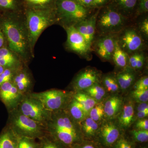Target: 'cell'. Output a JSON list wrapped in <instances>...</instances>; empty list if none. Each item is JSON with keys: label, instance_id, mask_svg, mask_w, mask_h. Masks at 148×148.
<instances>
[{"label": "cell", "instance_id": "obj_38", "mask_svg": "<svg viewBox=\"0 0 148 148\" xmlns=\"http://www.w3.org/2000/svg\"><path fill=\"white\" fill-rule=\"evenodd\" d=\"M148 89V77L145 76L138 80L134 85V90H144Z\"/></svg>", "mask_w": 148, "mask_h": 148}, {"label": "cell", "instance_id": "obj_50", "mask_svg": "<svg viewBox=\"0 0 148 148\" xmlns=\"http://www.w3.org/2000/svg\"></svg>", "mask_w": 148, "mask_h": 148}, {"label": "cell", "instance_id": "obj_48", "mask_svg": "<svg viewBox=\"0 0 148 148\" xmlns=\"http://www.w3.org/2000/svg\"><path fill=\"white\" fill-rule=\"evenodd\" d=\"M96 7L101 6L108 2V0H94Z\"/></svg>", "mask_w": 148, "mask_h": 148}, {"label": "cell", "instance_id": "obj_44", "mask_svg": "<svg viewBox=\"0 0 148 148\" xmlns=\"http://www.w3.org/2000/svg\"><path fill=\"white\" fill-rule=\"evenodd\" d=\"M135 106V112L139 111L148 110V105L147 102V103H138L137 105Z\"/></svg>", "mask_w": 148, "mask_h": 148}, {"label": "cell", "instance_id": "obj_19", "mask_svg": "<svg viewBox=\"0 0 148 148\" xmlns=\"http://www.w3.org/2000/svg\"><path fill=\"white\" fill-rule=\"evenodd\" d=\"M24 64L20 57L7 46L0 48V65L4 69L19 68Z\"/></svg>", "mask_w": 148, "mask_h": 148}, {"label": "cell", "instance_id": "obj_36", "mask_svg": "<svg viewBox=\"0 0 148 148\" xmlns=\"http://www.w3.org/2000/svg\"><path fill=\"white\" fill-rule=\"evenodd\" d=\"M36 140L28 137H19L17 148H38V142Z\"/></svg>", "mask_w": 148, "mask_h": 148}, {"label": "cell", "instance_id": "obj_22", "mask_svg": "<svg viewBox=\"0 0 148 148\" xmlns=\"http://www.w3.org/2000/svg\"><path fill=\"white\" fill-rule=\"evenodd\" d=\"M65 110L75 120L79 123L88 116L82 106L73 97Z\"/></svg>", "mask_w": 148, "mask_h": 148}, {"label": "cell", "instance_id": "obj_40", "mask_svg": "<svg viewBox=\"0 0 148 148\" xmlns=\"http://www.w3.org/2000/svg\"><path fill=\"white\" fill-rule=\"evenodd\" d=\"M139 30L141 35H143L146 39L148 38V18L146 17L141 21L139 25Z\"/></svg>", "mask_w": 148, "mask_h": 148}, {"label": "cell", "instance_id": "obj_27", "mask_svg": "<svg viewBox=\"0 0 148 148\" xmlns=\"http://www.w3.org/2000/svg\"><path fill=\"white\" fill-rule=\"evenodd\" d=\"M73 98L82 106L88 116L90 110L99 103L83 91L74 92Z\"/></svg>", "mask_w": 148, "mask_h": 148}, {"label": "cell", "instance_id": "obj_30", "mask_svg": "<svg viewBox=\"0 0 148 148\" xmlns=\"http://www.w3.org/2000/svg\"><path fill=\"white\" fill-rule=\"evenodd\" d=\"M98 102L103 101L106 97L107 91L101 83H97L83 91Z\"/></svg>", "mask_w": 148, "mask_h": 148}, {"label": "cell", "instance_id": "obj_45", "mask_svg": "<svg viewBox=\"0 0 148 148\" xmlns=\"http://www.w3.org/2000/svg\"><path fill=\"white\" fill-rule=\"evenodd\" d=\"M6 46H7V43L5 36L0 28V48Z\"/></svg>", "mask_w": 148, "mask_h": 148}, {"label": "cell", "instance_id": "obj_1", "mask_svg": "<svg viewBox=\"0 0 148 148\" xmlns=\"http://www.w3.org/2000/svg\"><path fill=\"white\" fill-rule=\"evenodd\" d=\"M0 28L7 47L27 64L32 58L24 11L0 13Z\"/></svg>", "mask_w": 148, "mask_h": 148}, {"label": "cell", "instance_id": "obj_49", "mask_svg": "<svg viewBox=\"0 0 148 148\" xmlns=\"http://www.w3.org/2000/svg\"><path fill=\"white\" fill-rule=\"evenodd\" d=\"M4 69H5L2 66L0 65V75H1V73H2L3 71L4 70Z\"/></svg>", "mask_w": 148, "mask_h": 148}, {"label": "cell", "instance_id": "obj_9", "mask_svg": "<svg viewBox=\"0 0 148 148\" xmlns=\"http://www.w3.org/2000/svg\"><path fill=\"white\" fill-rule=\"evenodd\" d=\"M119 34L117 39L120 46L128 55L143 51L145 41L140 32L135 28H124Z\"/></svg>", "mask_w": 148, "mask_h": 148}, {"label": "cell", "instance_id": "obj_32", "mask_svg": "<svg viewBox=\"0 0 148 148\" xmlns=\"http://www.w3.org/2000/svg\"><path fill=\"white\" fill-rule=\"evenodd\" d=\"M88 116L93 121L100 124L106 119L103 101L96 104L90 110Z\"/></svg>", "mask_w": 148, "mask_h": 148}, {"label": "cell", "instance_id": "obj_47", "mask_svg": "<svg viewBox=\"0 0 148 148\" xmlns=\"http://www.w3.org/2000/svg\"><path fill=\"white\" fill-rule=\"evenodd\" d=\"M72 148H97L94 145L92 144H86L79 145V144L75 145Z\"/></svg>", "mask_w": 148, "mask_h": 148}, {"label": "cell", "instance_id": "obj_5", "mask_svg": "<svg viewBox=\"0 0 148 148\" xmlns=\"http://www.w3.org/2000/svg\"><path fill=\"white\" fill-rule=\"evenodd\" d=\"M56 11L57 23H59L64 29L75 26L89 15L87 8L75 0H57Z\"/></svg>", "mask_w": 148, "mask_h": 148}, {"label": "cell", "instance_id": "obj_39", "mask_svg": "<svg viewBox=\"0 0 148 148\" xmlns=\"http://www.w3.org/2000/svg\"><path fill=\"white\" fill-rule=\"evenodd\" d=\"M137 14L138 15L143 14L148 12V0H138Z\"/></svg>", "mask_w": 148, "mask_h": 148}, {"label": "cell", "instance_id": "obj_8", "mask_svg": "<svg viewBox=\"0 0 148 148\" xmlns=\"http://www.w3.org/2000/svg\"><path fill=\"white\" fill-rule=\"evenodd\" d=\"M16 109L24 115L45 125L52 113L47 110L40 101L29 94L24 95Z\"/></svg>", "mask_w": 148, "mask_h": 148}, {"label": "cell", "instance_id": "obj_43", "mask_svg": "<svg viewBox=\"0 0 148 148\" xmlns=\"http://www.w3.org/2000/svg\"><path fill=\"white\" fill-rule=\"evenodd\" d=\"M82 5L86 8H92L96 7L94 0H75Z\"/></svg>", "mask_w": 148, "mask_h": 148}, {"label": "cell", "instance_id": "obj_20", "mask_svg": "<svg viewBox=\"0 0 148 148\" xmlns=\"http://www.w3.org/2000/svg\"><path fill=\"white\" fill-rule=\"evenodd\" d=\"M18 136L6 125L0 134V148H17Z\"/></svg>", "mask_w": 148, "mask_h": 148}, {"label": "cell", "instance_id": "obj_11", "mask_svg": "<svg viewBox=\"0 0 148 148\" xmlns=\"http://www.w3.org/2000/svg\"><path fill=\"white\" fill-rule=\"evenodd\" d=\"M67 33L66 47L68 50L86 59L90 58L91 46L74 26L65 28Z\"/></svg>", "mask_w": 148, "mask_h": 148}, {"label": "cell", "instance_id": "obj_29", "mask_svg": "<svg viewBox=\"0 0 148 148\" xmlns=\"http://www.w3.org/2000/svg\"><path fill=\"white\" fill-rule=\"evenodd\" d=\"M138 1V0H114L115 8L124 16L132 13Z\"/></svg>", "mask_w": 148, "mask_h": 148}, {"label": "cell", "instance_id": "obj_28", "mask_svg": "<svg viewBox=\"0 0 148 148\" xmlns=\"http://www.w3.org/2000/svg\"><path fill=\"white\" fill-rule=\"evenodd\" d=\"M57 0H22L24 9L56 8Z\"/></svg>", "mask_w": 148, "mask_h": 148}, {"label": "cell", "instance_id": "obj_41", "mask_svg": "<svg viewBox=\"0 0 148 148\" xmlns=\"http://www.w3.org/2000/svg\"><path fill=\"white\" fill-rule=\"evenodd\" d=\"M114 144V148H133L129 141L123 137L119 138Z\"/></svg>", "mask_w": 148, "mask_h": 148}, {"label": "cell", "instance_id": "obj_21", "mask_svg": "<svg viewBox=\"0 0 148 148\" xmlns=\"http://www.w3.org/2000/svg\"><path fill=\"white\" fill-rule=\"evenodd\" d=\"M134 71L128 66L116 75L121 90L123 91L127 90L135 82L136 75Z\"/></svg>", "mask_w": 148, "mask_h": 148}, {"label": "cell", "instance_id": "obj_15", "mask_svg": "<svg viewBox=\"0 0 148 148\" xmlns=\"http://www.w3.org/2000/svg\"><path fill=\"white\" fill-rule=\"evenodd\" d=\"M13 83L24 95L32 92L34 86V79L27 64H24L15 74Z\"/></svg>", "mask_w": 148, "mask_h": 148}, {"label": "cell", "instance_id": "obj_25", "mask_svg": "<svg viewBox=\"0 0 148 148\" xmlns=\"http://www.w3.org/2000/svg\"><path fill=\"white\" fill-rule=\"evenodd\" d=\"M101 84L107 92L111 94H117L121 90L116 76L114 74H108L102 75Z\"/></svg>", "mask_w": 148, "mask_h": 148}, {"label": "cell", "instance_id": "obj_4", "mask_svg": "<svg viewBox=\"0 0 148 148\" xmlns=\"http://www.w3.org/2000/svg\"><path fill=\"white\" fill-rule=\"evenodd\" d=\"M7 124L18 137L39 139L46 135L45 125L21 114L16 109L8 112Z\"/></svg>", "mask_w": 148, "mask_h": 148}, {"label": "cell", "instance_id": "obj_26", "mask_svg": "<svg viewBox=\"0 0 148 148\" xmlns=\"http://www.w3.org/2000/svg\"><path fill=\"white\" fill-rule=\"evenodd\" d=\"M24 10L22 0H0V13L21 12Z\"/></svg>", "mask_w": 148, "mask_h": 148}, {"label": "cell", "instance_id": "obj_34", "mask_svg": "<svg viewBox=\"0 0 148 148\" xmlns=\"http://www.w3.org/2000/svg\"><path fill=\"white\" fill-rule=\"evenodd\" d=\"M21 67L19 68L5 69L0 75V86L5 83L12 82L15 74Z\"/></svg>", "mask_w": 148, "mask_h": 148}, {"label": "cell", "instance_id": "obj_10", "mask_svg": "<svg viewBox=\"0 0 148 148\" xmlns=\"http://www.w3.org/2000/svg\"><path fill=\"white\" fill-rule=\"evenodd\" d=\"M102 75L98 69L87 67L79 71L75 76L70 85L71 91L80 92L97 83H101Z\"/></svg>", "mask_w": 148, "mask_h": 148}, {"label": "cell", "instance_id": "obj_37", "mask_svg": "<svg viewBox=\"0 0 148 148\" xmlns=\"http://www.w3.org/2000/svg\"><path fill=\"white\" fill-rule=\"evenodd\" d=\"M133 139L139 143H146L148 141V130L134 129L130 131Z\"/></svg>", "mask_w": 148, "mask_h": 148}, {"label": "cell", "instance_id": "obj_3", "mask_svg": "<svg viewBox=\"0 0 148 148\" xmlns=\"http://www.w3.org/2000/svg\"><path fill=\"white\" fill-rule=\"evenodd\" d=\"M32 57L39 38L47 28L58 22L56 8H25L24 10Z\"/></svg>", "mask_w": 148, "mask_h": 148}, {"label": "cell", "instance_id": "obj_31", "mask_svg": "<svg viewBox=\"0 0 148 148\" xmlns=\"http://www.w3.org/2000/svg\"><path fill=\"white\" fill-rule=\"evenodd\" d=\"M145 61V56L143 51L136 52L129 56L128 66L135 71L143 69Z\"/></svg>", "mask_w": 148, "mask_h": 148}, {"label": "cell", "instance_id": "obj_13", "mask_svg": "<svg viewBox=\"0 0 148 148\" xmlns=\"http://www.w3.org/2000/svg\"><path fill=\"white\" fill-rule=\"evenodd\" d=\"M121 128L118 123L114 120L105 119L100 124L97 132L102 143L105 145L110 147L119 140Z\"/></svg>", "mask_w": 148, "mask_h": 148}, {"label": "cell", "instance_id": "obj_46", "mask_svg": "<svg viewBox=\"0 0 148 148\" xmlns=\"http://www.w3.org/2000/svg\"><path fill=\"white\" fill-rule=\"evenodd\" d=\"M135 116L138 119L146 118L148 116V110L135 112Z\"/></svg>", "mask_w": 148, "mask_h": 148}, {"label": "cell", "instance_id": "obj_18", "mask_svg": "<svg viewBox=\"0 0 148 148\" xmlns=\"http://www.w3.org/2000/svg\"><path fill=\"white\" fill-rule=\"evenodd\" d=\"M117 118V123L122 129H127L135 121V104L131 98L123 101L121 112Z\"/></svg>", "mask_w": 148, "mask_h": 148}, {"label": "cell", "instance_id": "obj_17", "mask_svg": "<svg viewBox=\"0 0 148 148\" xmlns=\"http://www.w3.org/2000/svg\"><path fill=\"white\" fill-rule=\"evenodd\" d=\"M123 99L117 94H113L103 102L105 119L114 120L119 115L122 108Z\"/></svg>", "mask_w": 148, "mask_h": 148}, {"label": "cell", "instance_id": "obj_42", "mask_svg": "<svg viewBox=\"0 0 148 148\" xmlns=\"http://www.w3.org/2000/svg\"><path fill=\"white\" fill-rule=\"evenodd\" d=\"M136 129L148 130V119L147 118L138 119L135 123Z\"/></svg>", "mask_w": 148, "mask_h": 148}, {"label": "cell", "instance_id": "obj_6", "mask_svg": "<svg viewBox=\"0 0 148 148\" xmlns=\"http://www.w3.org/2000/svg\"><path fill=\"white\" fill-rule=\"evenodd\" d=\"M126 18L116 9L108 8L98 13L96 31L101 35L118 34L125 28Z\"/></svg>", "mask_w": 148, "mask_h": 148}, {"label": "cell", "instance_id": "obj_2", "mask_svg": "<svg viewBox=\"0 0 148 148\" xmlns=\"http://www.w3.org/2000/svg\"><path fill=\"white\" fill-rule=\"evenodd\" d=\"M45 127L46 135L67 148H72L78 144L83 135L80 124L65 109L51 113Z\"/></svg>", "mask_w": 148, "mask_h": 148}, {"label": "cell", "instance_id": "obj_33", "mask_svg": "<svg viewBox=\"0 0 148 148\" xmlns=\"http://www.w3.org/2000/svg\"><path fill=\"white\" fill-rule=\"evenodd\" d=\"M38 140V148H68L46 134Z\"/></svg>", "mask_w": 148, "mask_h": 148}, {"label": "cell", "instance_id": "obj_7", "mask_svg": "<svg viewBox=\"0 0 148 148\" xmlns=\"http://www.w3.org/2000/svg\"><path fill=\"white\" fill-rule=\"evenodd\" d=\"M40 101L47 110L51 112L66 109L73 98L74 92L52 89L29 94Z\"/></svg>", "mask_w": 148, "mask_h": 148}, {"label": "cell", "instance_id": "obj_12", "mask_svg": "<svg viewBox=\"0 0 148 148\" xmlns=\"http://www.w3.org/2000/svg\"><path fill=\"white\" fill-rule=\"evenodd\" d=\"M24 96L13 82L5 83L0 86V100L8 112L16 109Z\"/></svg>", "mask_w": 148, "mask_h": 148}, {"label": "cell", "instance_id": "obj_35", "mask_svg": "<svg viewBox=\"0 0 148 148\" xmlns=\"http://www.w3.org/2000/svg\"><path fill=\"white\" fill-rule=\"evenodd\" d=\"M130 98L137 103H147L148 101V89L133 90L130 93Z\"/></svg>", "mask_w": 148, "mask_h": 148}, {"label": "cell", "instance_id": "obj_16", "mask_svg": "<svg viewBox=\"0 0 148 148\" xmlns=\"http://www.w3.org/2000/svg\"><path fill=\"white\" fill-rule=\"evenodd\" d=\"M99 11L91 16L75 25L74 27L82 35L88 44L92 46L93 42L96 29V20Z\"/></svg>", "mask_w": 148, "mask_h": 148}, {"label": "cell", "instance_id": "obj_24", "mask_svg": "<svg viewBox=\"0 0 148 148\" xmlns=\"http://www.w3.org/2000/svg\"><path fill=\"white\" fill-rule=\"evenodd\" d=\"M83 135L88 138H92L97 135L100 124L87 116L80 123Z\"/></svg>", "mask_w": 148, "mask_h": 148}, {"label": "cell", "instance_id": "obj_14", "mask_svg": "<svg viewBox=\"0 0 148 148\" xmlns=\"http://www.w3.org/2000/svg\"><path fill=\"white\" fill-rule=\"evenodd\" d=\"M118 34L103 35L96 41L94 49L97 55L103 61H111L115 46Z\"/></svg>", "mask_w": 148, "mask_h": 148}, {"label": "cell", "instance_id": "obj_23", "mask_svg": "<svg viewBox=\"0 0 148 148\" xmlns=\"http://www.w3.org/2000/svg\"><path fill=\"white\" fill-rule=\"evenodd\" d=\"M129 55L120 46L117 38L116 41L114 51L112 60L117 68L124 69L128 66Z\"/></svg>", "mask_w": 148, "mask_h": 148}]
</instances>
